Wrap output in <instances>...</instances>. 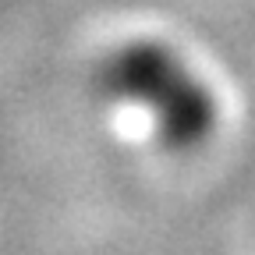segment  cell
<instances>
[{"instance_id":"1","label":"cell","mask_w":255,"mask_h":255,"mask_svg":"<svg viewBox=\"0 0 255 255\" xmlns=\"http://www.w3.org/2000/svg\"><path fill=\"white\" fill-rule=\"evenodd\" d=\"M103 85L117 100L145 110L170 149L199 145L216 124V96L163 43H131L110 57Z\"/></svg>"}]
</instances>
